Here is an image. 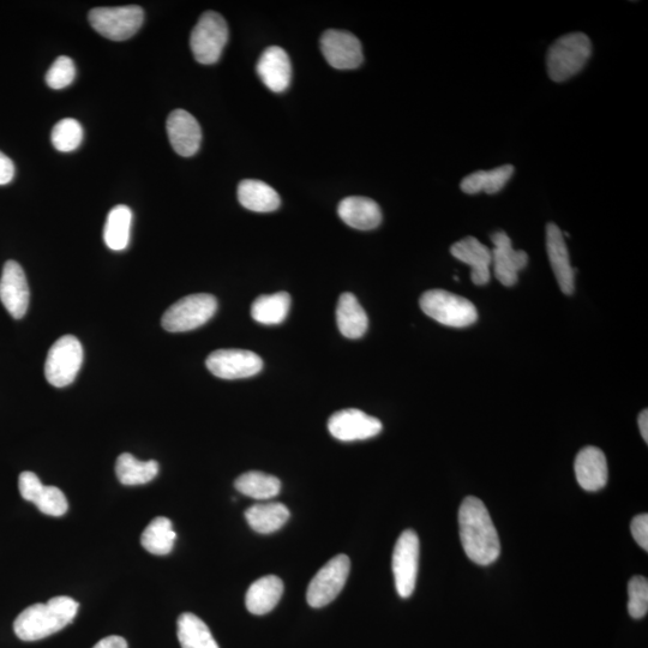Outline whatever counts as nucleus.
<instances>
[{
  "label": "nucleus",
  "mask_w": 648,
  "mask_h": 648,
  "mask_svg": "<svg viewBox=\"0 0 648 648\" xmlns=\"http://www.w3.org/2000/svg\"><path fill=\"white\" fill-rule=\"evenodd\" d=\"M460 540L465 554L479 566H490L501 554L500 537L483 501L468 496L459 509Z\"/></svg>",
  "instance_id": "f257e3e1"
},
{
  "label": "nucleus",
  "mask_w": 648,
  "mask_h": 648,
  "mask_svg": "<svg viewBox=\"0 0 648 648\" xmlns=\"http://www.w3.org/2000/svg\"><path fill=\"white\" fill-rule=\"evenodd\" d=\"M80 604L76 600L60 596L47 603L34 604L23 610L14 622V630L22 641H38L64 629L74 621Z\"/></svg>",
  "instance_id": "f03ea898"
},
{
  "label": "nucleus",
  "mask_w": 648,
  "mask_h": 648,
  "mask_svg": "<svg viewBox=\"0 0 648 648\" xmlns=\"http://www.w3.org/2000/svg\"><path fill=\"white\" fill-rule=\"evenodd\" d=\"M592 53L591 40L584 33L563 35L551 45L546 68L552 81L563 82L584 68Z\"/></svg>",
  "instance_id": "7ed1b4c3"
},
{
  "label": "nucleus",
  "mask_w": 648,
  "mask_h": 648,
  "mask_svg": "<svg viewBox=\"0 0 648 648\" xmlns=\"http://www.w3.org/2000/svg\"><path fill=\"white\" fill-rule=\"evenodd\" d=\"M419 304L425 315L443 326L464 328L478 320V311L470 300L448 291L425 292Z\"/></svg>",
  "instance_id": "20e7f679"
},
{
  "label": "nucleus",
  "mask_w": 648,
  "mask_h": 648,
  "mask_svg": "<svg viewBox=\"0 0 648 648\" xmlns=\"http://www.w3.org/2000/svg\"><path fill=\"white\" fill-rule=\"evenodd\" d=\"M216 310L218 300L212 294H190L166 310L161 324L170 333L190 332L206 324L215 315Z\"/></svg>",
  "instance_id": "39448f33"
},
{
  "label": "nucleus",
  "mask_w": 648,
  "mask_h": 648,
  "mask_svg": "<svg viewBox=\"0 0 648 648\" xmlns=\"http://www.w3.org/2000/svg\"><path fill=\"white\" fill-rule=\"evenodd\" d=\"M227 41L228 27L225 18L218 12L207 11L192 30L190 47L198 63L212 65L219 62Z\"/></svg>",
  "instance_id": "423d86ee"
},
{
  "label": "nucleus",
  "mask_w": 648,
  "mask_h": 648,
  "mask_svg": "<svg viewBox=\"0 0 648 648\" xmlns=\"http://www.w3.org/2000/svg\"><path fill=\"white\" fill-rule=\"evenodd\" d=\"M83 364V347L74 335H64L48 351L45 376L57 388L69 386L76 380Z\"/></svg>",
  "instance_id": "0eeeda50"
},
{
  "label": "nucleus",
  "mask_w": 648,
  "mask_h": 648,
  "mask_svg": "<svg viewBox=\"0 0 648 648\" xmlns=\"http://www.w3.org/2000/svg\"><path fill=\"white\" fill-rule=\"evenodd\" d=\"M144 11L140 6L96 8L89 12V22L96 32L113 41H125L142 27Z\"/></svg>",
  "instance_id": "6e6552de"
},
{
  "label": "nucleus",
  "mask_w": 648,
  "mask_h": 648,
  "mask_svg": "<svg viewBox=\"0 0 648 648\" xmlns=\"http://www.w3.org/2000/svg\"><path fill=\"white\" fill-rule=\"evenodd\" d=\"M350 570V558L344 554L335 556L324 564L311 580L306 592V600L311 608L320 609L332 603L345 587Z\"/></svg>",
  "instance_id": "1a4fd4ad"
},
{
  "label": "nucleus",
  "mask_w": 648,
  "mask_h": 648,
  "mask_svg": "<svg viewBox=\"0 0 648 648\" xmlns=\"http://www.w3.org/2000/svg\"><path fill=\"white\" fill-rule=\"evenodd\" d=\"M419 552L417 533L412 530L402 532L393 552L395 587L401 598L411 597L416 588Z\"/></svg>",
  "instance_id": "9d476101"
},
{
  "label": "nucleus",
  "mask_w": 648,
  "mask_h": 648,
  "mask_svg": "<svg viewBox=\"0 0 648 648\" xmlns=\"http://www.w3.org/2000/svg\"><path fill=\"white\" fill-rule=\"evenodd\" d=\"M206 365L222 380H240L257 375L263 369V360L255 352L230 348L210 353Z\"/></svg>",
  "instance_id": "9b49d317"
},
{
  "label": "nucleus",
  "mask_w": 648,
  "mask_h": 648,
  "mask_svg": "<svg viewBox=\"0 0 648 648\" xmlns=\"http://www.w3.org/2000/svg\"><path fill=\"white\" fill-rule=\"evenodd\" d=\"M380 419L369 416L357 408L335 412L328 420V430L336 440L344 442L368 440L381 434Z\"/></svg>",
  "instance_id": "f8f14e48"
},
{
  "label": "nucleus",
  "mask_w": 648,
  "mask_h": 648,
  "mask_svg": "<svg viewBox=\"0 0 648 648\" xmlns=\"http://www.w3.org/2000/svg\"><path fill=\"white\" fill-rule=\"evenodd\" d=\"M323 57L339 70L357 69L363 63V48L357 36L345 30L330 29L321 38Z\"/></svg>",
  "instance_id": "ddd939ff"
},
{
  "label": "nucleus",
  "mask_w": 648,
  "mask_h": 648,
  "mask_svg": "<svg viewBox=\"0 0 648 648\" xmlns=\"http://www.w3.org/2000/svg\"><path fill=\"white\" fill-rule=\"evenodd\" d=\"M491 240L495 245L491 255L496 279L503 286L512 287L518 282L521 270L527 266L528 255L525 251L514 250L512 240L506 232H495Z\"/></svg>",
  "instance_id": "4468645a"
},
{
  "label": "nucleus",
  "mask_w": 648,
  "mask_h": 648,
  "mask_svg": "<svg viewBox=\"0 0 648 648\" xmlns=\"http://www.w3.org/2000/svg\"><path fill=\"white\" fill-rule=\"evenodd\" d=\"M18 489L24 500L32 502L41 513L50 516H63L68 512L69 503L63 491L57 486H47L33 472L21 473Z\"/></svg>",
  "instance_id": "2eb2a0df"
},
{
  "label": "nucleus",
  "mask_w": 648,
  "mask_h": 648,
  "mask_svg": "<svg viewBox=\"0 0 648 648\" xmlns=\"http://www.w3.org/2000/svg\"><path fill=\"white\" fill-rule=\"evenodd\" d=\"M30 292L27 276L16 261L4 264L2 278H0V300L9 314L21 320L27 314Z\"/></svg>",
  "instance_id": "dca6fc26"
},
{
  "label": "nucleus",
  "mask_w": 648,
  "mask_h": 648,
  "mask_svg": "<svg viewBox=\"0 0 648 648\" xmlns=\"http://www.w3.org/2000/svg\"><path fill=\"white\" fill-rule=\"evenodd\" d=\"M166 129L174 152L180 156L190 158L200 149L201 126L188 111L174 110L167 118Z\"/></svg>",
  "instance_id": "f3484780"
},
{
  "label": "nucleus",
  "mask_w": 648,
  "mask_h": 648,
  "mask_svg": "<svg viewBox=\"0 0 648 648\" xmlns=\"http://www.w3.org/2000/svg\"><path fill=\"white\" fill-rule=\"evenodd\" d=\"M257 75L268 89L274 93H282L290 87L292 80V65L290 57L279 46L268 47L262 53L256 66Z\"/></svg>",
  "instance_id": "a211bd4d"
},
{
  "label": "nucleus",
  "mask_w": 648,
  "mask_h": 648,
  "mask_svg": "<svg viewBox=\"0 0 648 648\" xmlns=\"http://www.w3.org/2000/svg\"><path fill=\"white\" fill-rule=\"evenodd\" d=\"M546 251L561 291L564 294H572L575 288V270L570 263L561 228L555 224L546 226Z\"/></svg>",
  "instance_id": "6ab92c4d"
},
{
  "label": "nucleus",
  "mask_w": 648,
  "mask_h": 648,
  "mask_svg": "<svg viewBox=\"0 0 648 648\" xmlns=\"http://www.w3.org/2000/svg\"><path fill=\"white\" fill-rule=\"evenodd\" d=\"M450 252L456 260L467 264L472 269L471 278L474 285L484 286L491 279V250L480 243L477 238L466 237L452 245Z\"/></svg>",
  "instance_id": "aec40b11"
},
{
  "label": "nucleus",
  "mask_w": 648,
  "mask_h": 648,
  "mask_svg": "<svg viewBox=\"0 0 648 648\" xmlns=\"http://www.w3.org/2000/svg\"><path fill=\"white\" fill-rule=\"evenodd\" d=\"M574 470L578 483L586 491H598L608 483V462L597 447L582 448L576 455Z\"/></svg>",
  "instance_id": "412c9836"
},
{
  "label": "nucleus",
  "mask_w": 648,
  "mask_h": 648,
  "mask_svg": "<svg viewBox=\"0 0 648 648\" xmlns=\"http://www.w3.org/2000/svg\"><path fill=\"white\" fill-rule=\"evenodd\" d=\"M338 214L346 225L360 231H370L380 226L382 212L380 206L369 197H346L339 203Z\"/></svg>",
  "instance_id": "4be33fe9"
},
{
  "label": "nucleus",
  "mask_w": 648,
  "mask_h": 648,
  "mask_svg": "<svg viewBox=\"0 0 648 648\" xmlns=\"http://www.w3.org/2000/svg\"><path fill=\"white\" fill-rule=\"evenodd\" d=\"M282 593H284V582L278 576H263L246 592V609L254 615H266L278 605Z\"/></svg>",
  "instance_id": "5701e85b"
},
{
  "label": "nucleus",
  "mask_w": 648,
  "mask_h": 648,
  "mask_svg": "<svg viewBox=\"0 0 648 648\" xmlns=\"http://www.w3.org/2000/svg\"><path fill=\"white\" fill-rule=\"evenodd\" d=\"M336 323L347 339H359L366 333L369 318L363 306L352 293H342L336 306Z\"/></svg>",
  "instance_id": "b1692460"
},
{
  "label": "nucleus",
  "mask_w": 648,
  "mask_h": 648,
  "mask_svg": "<svg viewBox=\"0 0 648 648\" xmlns=\"http://www.w3.org/2000/svg\"><path fill=\"white\" fill-rule=\"evenodd\" d=\"M238 200L244 208L256 213L274 212L281 204L280 196L272 186L255 179L240 182Z\"/></svg>",
  "instance_id": "393cba45"
},
{
  "label": "nucleus",
  "mask_w": 648,
  "mask_h": 648,
  "mask_svg": "<svg viewBox=\"0 0 648 648\" xmlns=\"http://www.w3.org/2000/svg\"><path fill=\"white\" fill-rule=\"evenodd\" d=\"M290 516V510L279 502L255 504L245 512V519L252 530L261 534L279 531Z\"/></svg>",
  "instance_id": "a878e982"
},
{
  "label": "nucleus",
  "mask_w": 648,
  "mask_h": 648,
  "mask_svg": "<svg viewBox=\"0 0 648 648\" xmlns=\"http://www.w3.org/2000/svg\"><path fill=\"white\" fill-rule=\"evenodd\" d=\"M177 628L182 648H220L207 624L191 612L179 616Z\"/></svg>",
  "instance_id": "bb28decb"
},
{
  "label": "nucleus",
  "mask_w": 648,
  "mask_h": 648,
  "mask_svg": "<svg viewBox=\"0 0 648 648\" xmlns=\"http://www.w3.org/2000/svg\"><path fill=\"white\" fill-rule=\"evenodd\" d=\"M514 173L512 165H504L491 171H478L470 174L461 182V190L468 195H476L479 192L494 195L500 192Z\"/></svg>",
  "instance_id": "cd10ccee"
},
{
  "label": "nucleus",
  "mask_w": 648,
  "mask_h": 648,
  "mask_svg": "<svg viewBox=\"0 0 648 648\" xmlns=\"http://www.w3.org/2000/svg\"><path fill=\"white\" fill-rule=\"evenodd\" d=\"M159 464L155 460L140 461L134 455H119L116 474L120 483L128 486L143 485L158 476Z\"/></svg>",
  "instance_id": "c85d7f7f"
},
{
  "label": "nucleus",
  "mask_w": 648,
  "mask_h": 648,
  "mask_svg": "<svg viewBox=\"0 0 648 648\" xmlns=\"http://www.w3.org/2000/svg\"><path fill=\"white\" fill-rule=\"evenodd\" d=\"M132 212L128 206L119 204L107 215L104 228V240L108 248L122 251L128 248L130 242Z\"/></svg>",
  "instance_id": "c756f323"
},
{
  "label": "nucleus",
  "mask_w": 648,
  "mask_h": 648,
  "mask_svg": "<svg viewBox=\"0 0 648 648\" xmlns=\"http://www.w3.org/2000/svg\"><path fill=\"white\" fill-rule=\"evenodd\" d=\"M291 296L287 292L263 294L251 306V316L261 324H280L290 311Z\"/></svg>",
  "instance_id": "7c9ffc66"
},
{
  "label": "nucleus",
  "mask_w": 648,
  "mask_h": 648,
  "mask_svg": "<svg viewBox=\"0 0 648 648\" xmlns=\"http://www.w3.org/2000/svg\"><path fill=\"white\" fill-rule=\"evenodd\" d=\"M177 533L173 530L172 521L165 516H158L146 527L141 537V544L150 554L165 556L173 550Z\"/></svg>",
  "instance_id": "2f4dec72"
},
{
  "label": "nucleus",
  "mask_w": 648,
  "mask_h": 648,
  "mask_svg": "<svg viewBox=\"0 0 648 648\" xmlns=\"http://www.w3.org/2000/svg\"><path fill=\"white\" fill-rule=\"evenodd\" d=\"M234 486L240 494L255 500H268L278 496L281 490V482L278 478L257 471L242 474L236 479Z\"/></svg>",
  "instance_id": "473e14b6"
},
{
  "label": "nucleus",
  "mask_w": 648,
  "mask_h": 648,
  "mask_svg": "<svg viewBox=\"0 0 648 648\" xmlns=\"http://www.w3.org/2000/svg\"><path fill=\"white\" fill-rule=\"evenodd\" d=\"M83 140L82 125L76 119L65 118L54 125L51 134L53 147L59 152L69 153L81 146Z\"/></svg>",
  "instance_id": "72a5a7b5"
},
{
  "label": "nucleus",
  "mask_w": 648,
  "mask_h": 648,
  "mask_svg": "<svg viewBox=\"0 0 648 648\" xmlns=\"http://www.w3.org/2000/svg\"><path fill=\"white\" fill-rule=\"evenodd\" d=\"M628 611L636 620L645 617L648 611V580L645 576L636 575L628 584Z\"/></svg>",
  "instance_id": "f704fd0d"
},
{
  "label": "nucleus",
  "mask_w": 648,
  "mask_h": 648,
  "mask_svg": "<svg viewBox=\"0 0 648 648\" xmlns=\"http://www.w3.org/2000/svg\"><path fill=\"white\" fill-rule=\"evenodd\" d=\"M76 66L74 60L62 56L54 60L46 74L47 86L52 89H64L75 81Z\"/></svg>",
  "instance_id": "c9c22d12"
},
{
  "label": "nucleus",
  "mask_w": 648,
  "mask_h": 648,
  "mask_svg": "<svg viewBox=\"0 0 648 648\" xmlns=\"http://www.w3.org/2000/svg\"><path fill=\"white\" fill-rule=\"evenodd\" d=\"M630 531H632L635 542L638 543L642 549L648 551V515H636L630 524Z\"/></svg>",
  "instance_id": "e433bc0d"
},
{
  "label": "nucleus",
  "mask_w": 648,
  "mask_h": 648,
  "mask_svg": "<svg viewBox=\"0 0 648 648\" xmlns=\"http://www.w3.org/2000/svg\"><path fill=\"white\" fill-rule=\"evenodd\" d=\"M15 176V165L9 156L0 152V185L11 183Z\"/></svg>",
  "instance_id": "4c0bfd02"
},
{
  "label": "nucleus",
  "mask_w": 648,
  "mask_h": 648,
  "mask_svg": "<svg viewBox=\"0 0 648 648\" xmlns=\"http://www.w3.org/2000/svg\"><path fill=\"white\" fill-rule=\"evenodd\" d=\"M93 648H129L128 642L122 636L112 635L102 639Z\"/></svg>",
  "instance_id": "58836bf2"
},
{
  "label": "nucleus",
  "mask_w": 648,
  "mask_h": 648,
  "mask_svg": "<svg viewBox=\"0 0 648 648\" xmlns=\"http://www.w3.org/2000/svg\"><path fill=\"white\" fill-rule=\"evenodd\" d=\"M639 429L641 432L642 438H644L645 442H648V411L644 410L640 413L639 419Z\"/></svg>",
  "instance_id": "ea45409f"
}]
</instances>
